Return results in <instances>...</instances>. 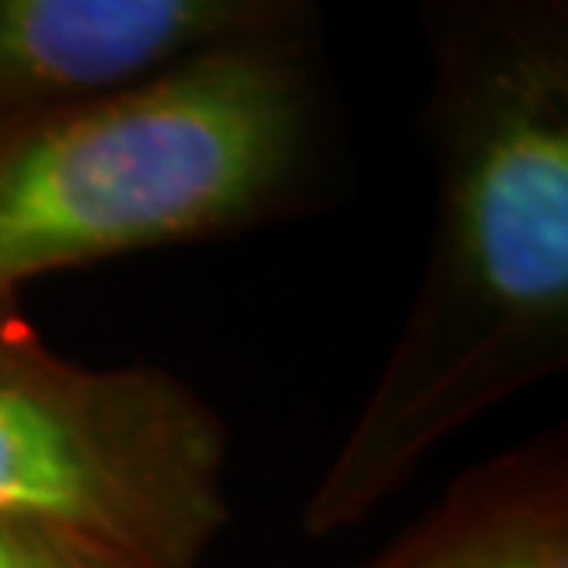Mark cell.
I'll list each match as a JSON object with an SVG mask.
<instances>
[{
	"label": "cell",
	"mask_w": 568,
	"mask_h": 568,
	"mask_svg": "<svg viewBox=\"0 0 568 568\" xmlns=\"http://www.w3.org/2000/svg\"><path fill=\"white\" fill-rule=\"evenodd\" d=\"M0 568H141L71 531L0 520Z\"/></svg>",
	"instance_id": "cell-6"
},
{
	"label": "cell",
	"mask_w": 568,
	"mask_h": 568,
	"mask_svg": "<svg viewBox=\"0 0 568 568\" xmlns=\"http://www.w3.org/2000/svg\"><path fill=\"white\" fill-rule=\"evenodd\" d=\"M355 568H568L565 428L454 476L436 506Z\"/></svg>",
	"instance_id": "cell-5"
},
{
	"label": "cell",
	"mask_w": 568,
	"mask_h": 568,
	"mask_svg": "<svg viewBox=\"0 0 568 568\" xmlns=\"http://www.w3.org/2000/svg\"><path fill=\"white\" fill-rule=\"evenodd\" d=\"M314 27L303 0H0V144L192 55Z\"/></svg>",
	"instance_id": "cell-4"
},
{
	"label": "cell",
	"mask_w": 568,
	"mask_h": 568,
	"mask_svg": "<svg viewBox=\"0 0 568 568\" xmlns=\"http://www.w3.org/2000/svg\"><path fill=\"white\" fill-rule=\"evenodd\" d=\"M428 263L300 525L325 539L399 495L443 443L568 362V4L436 0Z\"/></svg>",
	"instance_id": "cell-1"
},
{
	"label": "cell",
	"mask_w": 568,
	"mask_h": 568,
	"mask_svg": "<svg viewBox=\"0 0 568 568\" xmlns=\"http://www.w3.org/2000/svg\"><path fill=\"white\" fill-rule=\"evenodd\" d=\"M333 174L317 27L192 55L0 144V306L44 274L300 219Z\"/></svg>",
	"instance_id": "cell-2"
},
{
	"label": "cell",
	"mask_w": 568,
	"mask_h": 568,
	"mask_svg": "<svg viewBox=\"0 0 568 568\" xmlns=\"http://www.w3.org/2000/svg\"><path fill=\"white\" fill-rule=\"evenodd\" d=\"M230 428L170 369L63 358L0 306V520L141 568H200L230 525Z\"/></svg>",
	"instance_id": "cell-3"
}]
</instances>
